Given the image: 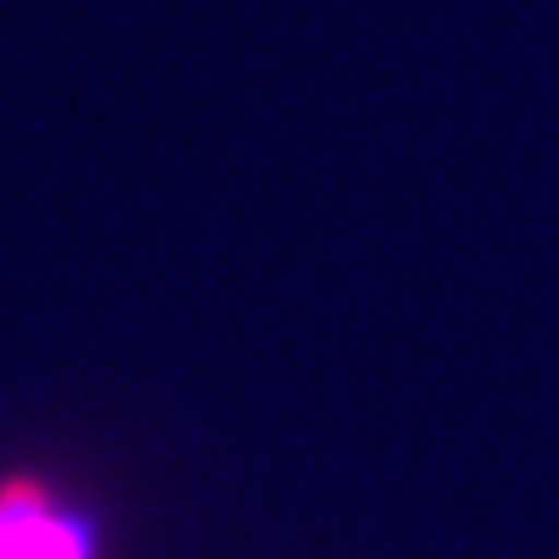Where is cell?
I'll return each instance as SVG.
<instances>
[{
    "label": "cell",
    "instance_id": "1",
    "mask_svg": "<svg viewBox=\"0 0 559 559\" xmlns=\"http://www.w3.org/2000/svg\"><path fill=\"white\" fill-rule=\"evenodd\" d=\"M0 559H99L94 523L32 472L0 481Z\"/></svg>",
    "mask_w": 559,
    "mask_h": 559
}]
</instances>
